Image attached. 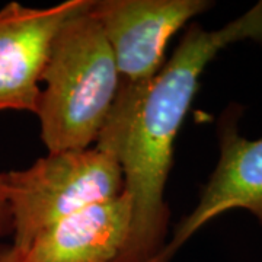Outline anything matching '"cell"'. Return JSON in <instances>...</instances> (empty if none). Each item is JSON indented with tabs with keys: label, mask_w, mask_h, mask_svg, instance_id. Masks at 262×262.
I'll list each match as a JSON object with an SVG mask.
<instances>
[{
	"label": "cell",
	"mask_w": 262,
	"mask_h": 262,
	"mask_svg": "<svg viewBox=\"0 0 262 262\" xmlns=\"http://www.w3.org/2000/svg\"><path fill=\"white\" fill-rule=\"evenodd\" d=\"M244 41L262 44V0L217 29L189 24L173 54L150 82L120 84L95 146L118 162L124 192L133 203L122 262H150L165 249L170 217L165 189L175 140L207 66L220 51Z\"/></svg>",
	"instance_id": "obj_1"
},
{
	"label": "cell",
	"mask_w": 262,
	"mask_h": 262,
	"mask_svg": "<svg viewBox=\"0 0 262 262\" xmlns=\"http://www.w3.org/2000/svg\"><path fill=\"white\" fill-rule=\"evenodd\" d=\"M41 83L35 115L48 153L95 146L121 76L89 0L57 32Z\"/></svg>",
	"instance_id": "obj_2"
},
{
	"label": "cell",
	"mask_w": 262,
	"mask_h": 262,
	"mask_svg": "<svg viewBox=\"0 0 262 262\" xmlns=\"http://www.w3.org/2000/svg\"><path fill=\"white\" fill-rule=\"evenodd\" d=\"M3 181L16 249L58 220L124 191L121 166L96 146L47 153L28 168L3 173Z\"/></svg>",
	"instance_id": "obj_3"
},
{
	"label": "cell",
	"mask_w": 262,
	"mask_h": 262,
	"mask_svg": "<svg viewBox=\"0 0 262 262\" xmlns=\"http://www.w3.org/2000/svg\"><path fill=\"white\" fill-rule=\"evenodd\" d=\"M211 8L210 0H89L127 84L150 82L165 64L169 41Z\"/></svg>",
	"instance_id": "obj_4"
},
{
	"label": "cell",
	"mask_w": 262,
	"mask_h": 262,
	"mask_svg": "<svg viewBox=\"0 0 262 262\" xmlns=\"http://www.w3.org/2000/svg\"><path fill=\"white\" fill-rule=\"evenodd\" d=\"M242 106L232 105L219 120V160L201 188L195 207L181 220L166 244L173 255L204 226L232 210L251 213L262 227V137L242 136Z\"/></svg>",
	"instance_id": "obj_5"
},
{
	"label": "cell",
	"mask_w": 262,
	"mask_h": 262,
	"mask_svg": "<svg viewBox=\"0 0 262 262\" xmlns=\"http://www.w3.org/2000/svg\"><path fill=\"white\" fill-rule=\"evenodd\" d=\"M83 2L66 0L47 8L10 2L0 9V113L35 114L54 38Z\"/></svg>",
	"instance_id": "obj_6"
},
{
	"label": "cell",
	"mask_w": 262,
	"mask_h": 262,
	"mask_svg": "<svg viewBox=\"0 0 262 262\" xmlns=\"http://www.w3.org/2000/svg\"><path fill=\"white\" fill-rule=\"evenodd\" d=\"M133 203L122 191L48 226L24 249L12 245V262H122L130 241Z\"/></svg>",
	"instance_id": "obj_7"
},
{
	"label": "cell",
	"mask_w": 262,
	"mask_h": 262,
	"mask_svg": "<svg viewBox=\"0 0 262 262\" xmlns=\"http://www.w3.org/2000/svg\"><path fill=\"white\" fill-rule=\"evenodd\" d=\"M10 230V211L6 198V188L3 181V173H0V234L8 233Z\"/></svg>",
	"instance_id": "obj_8"
},
{
	"label": "cell",
	"mask_w": 262,
	"mask_h": 262,
	"mask_svg": "<svg viewBox=\"0 0 262 262\" xmlns=\"http://www.w3.org/2000/svg\"><path fill=\"white\" fill-rule=\"evenodd\" d=\"M175 255L168 251V248L165 246V249L150 262H170V259ZM0 262H12V256H10V248L9 245H0Z\"/></svg>",
	"instance_id": "obj_9"
}]
</instances>
